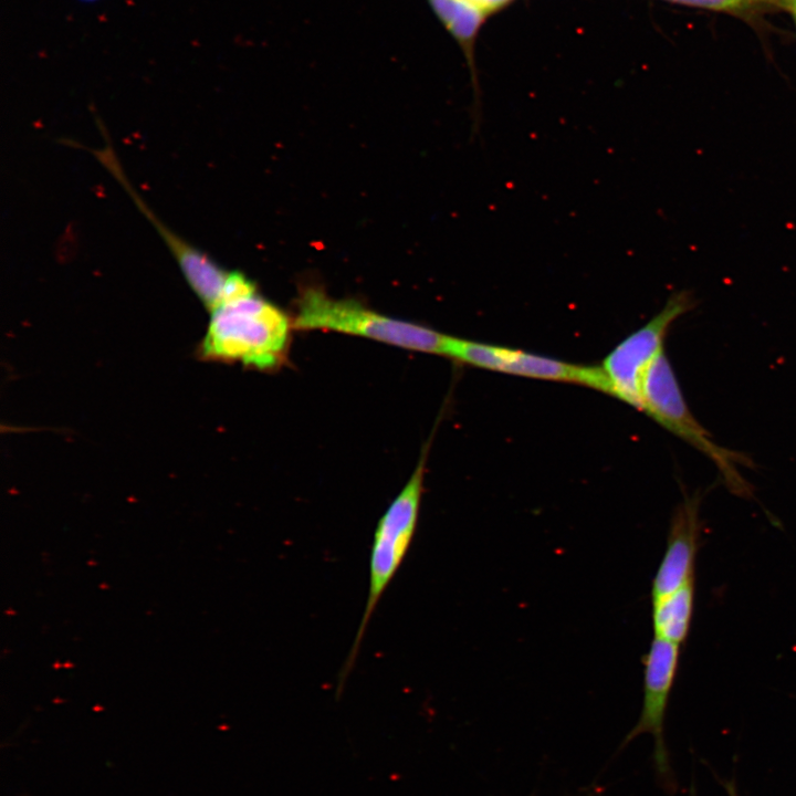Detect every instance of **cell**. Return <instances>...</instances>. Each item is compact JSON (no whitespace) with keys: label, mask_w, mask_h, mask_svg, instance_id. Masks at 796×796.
Here are the masks:
<instances>
[{"label":"cell","mask_w":796,"mask_h":796,"mask_svg":"<svg viewBox=\"0 0 796 796\" xmlns=\"http://www.w3.org/2000/svg\"><path fill=\"white\" fill-rule=\"evenodd\" d=\"M700 495H684L672 514L667 546L654 574L651 600L669 595L694 578L700 537Z\"/></svg>","instance_id":"cell-9"},{"label":"cell","mask_w":796,"mask_h":796,"mask_svg":"<svg viewBox=\"0 0 796 796\" xmlns=\"http://www.w3.org/2000/svg\"><path fill=\"white\" fill-rule=\"evenodd\" d=\"M771 9H782L796 13V0H768Z\"/></svg>","instance_id":"cell-14"},{"label":"cell","mask_w":796,"mask_h":796,"mask_svg":"<svg viewBox=\"0 0 796 796\" xmlns=\"http://www.w3.org/2000/svg\"><path fill=\"white\" fill-rule=\"evenodd\" d=\"M293 329L292 318L256 292L211 311L202 354L272 371L286 362Z\"/></svg>","instance_id":"cell-1"},{"label":"cell","mask_w":796,"mask_h":796,"mask_svg":"<svg viewBox=\"0 0 796 796\" xmlns=\"http://www.w3.org/2000/svg\"><path fill=\"white\" fill-rule=\"evenodd\" d=\"M730 794H731V796H735L734 789L732 787L730 788Z\"/></svg>","instance_id":"cell-16"},{"label":"cell","mask_w":796,"mask_h":796,"mask_svg":"<svg viewBox=\"0 0 796 796\" xmlns=\"http://www.w3.org/2000/svg\"><path fill=\"white\" fill-rule=\"evenodd\" d=\"M641 402V411L708 457L732 493L751 495V485L740 472L741 465H751L750 459L718 444L694 418L664 350L653 360L643 378Z\"/></svg>","instance_id":"cell-4"},{"label":"cell","mask_w":796,"mask_h":796,"mask_svg":"<svg viewBox=\"0 0 796 796\" xmlns=\"http://www.w3.org/2000/svg\"><path fill=\"white\" fill-rule=\"evenodd\" d=\"M292 321L294 329L343 333L440 355L444 354L448 337L427 326L381 314L358 301L333 297L313 286L300 293Z\"/></svg>","instance_id":"cell-2"},{"label":"cell","mask_w":796,"mask_h":796,"mask_svg":"<svg viewBox=\"0 0 796 796\" xmlns=\"http://www.w3.org/2000/svg\"><path fill=\"white\" fill-rule=\"evenodd\" d=\"M77 1L83 2V3H94V2H97L98 0H77Z\"/></svg>","instance_id":"cell-15"},{"label":"cell","mask_w":796,"mask_h":796,"mask_svg":"<svg viewBox=\"0 0 796 796\" xmlns=\"http://www.w3.org/2000/svg\"><path fill=\"white\" fill-rule=\"evenodd\" d=\"M427 454L428 446L421 453L407 483L390 502L375 528L369 558L366 605L353 646L341 670L338 692L342 691L354 668L360 643L377 604L404 562L416 534L423 493Z\"/></svg>","instance_id":"cell-3"},{"label":"cell","mask_w":796,"mask_h":796,"mask_svg":"<svg viewBox=\"0 0 796 796\" xmlns=\"http://www.w3.org/2000/svg\"><path fill=\"white\" fill-rule=\"evenodd\" d=\"M694 606V578L673 593L652 600L654 637L681 646L687 639Z\"/></svg>","instance_id":"cell-10"},{"label":"cell","mask_w":796,"mask_h":796,"mask_svg":"<svg viewBox=\"0 0 796 796\" xmlns=\"http://www.w3.org/2000/svg\"><path fill=\"white\" fill-rule=\"evenodd\" d=\"M793 18H794L795 25H796V13H793Z\"/></svg>","instance_id":"cell-17"},{"label":"cell","mask_w":796,"mask_h":796,"mask_svg":"<svg viewBox=\"0 0 796 796\" xmlns=\"http://www.w3.org/2000/svg\"><path fill=\"white\" fill-rule=\"evenodd\" d=\"M428 1L451 34L467 48V52L471 53L469 45L476 35L486 12L472 0Z\"/></svg>","instance_id":"cell-11"},{"label":"cell","mask_w":796,"mask_h":796,"mask_svg":"<svg viewBox=\"0 0 796 796\" xmlns=\"http://www.w3.org/2000/svg\"><path fill=\"white\" fill-rule=\"evenodd\" d=\"M476 6H479L484 12L496 10L504 4H506L510 0H472Z\"/></svg>","instance_id":"cell-13"},{"label":"cell","mask_w":796,"mask_h":796,"mask_svg":"<svg viewBox=\"0 0 796 796\" xmlns=\"http://www.w3.org/2000/svg\"><path fill=\"white\" fill-rule=\"evenodd\" d=\"M95 155L126 189L136 206L159 232L175 256L186 281L200 301L210 312L216 308L220 304L229 272L220 268L210 256L179 238L154 214L128 182L109 144L105 148L96 150Z\"/></svg>","instance_id":"cell-8"},{"label":"cell","mask_w":796,"mask_h":796,"mask_svg":"<svg viewBox=\"0 0 796 796\" xmlns=\"http://www.w3.org/2000/svg\"><path fill=\"white\" fill-rule=\"evenodd\" d=\"M444 356L479 368L543 380L584 385L608 394L600 366L566 363L524 350L448 335Z\"/></svg>","instance_id":"cell-6"},{"label":"cell","mask_w":796,"mask_h":796,"mask_svg":"<svg viewBox=\"0 0 796 796\" xmlns=\"http://www.w3.org/2000/svg\"><path fill=\"white\" fill-rule=\"evenodd\" d=\"M679 657V645L658 637L652 639L643 657L641 713L636 725L627 733L621 743V747H624L643 733L652 734L654 765L657 773L663 778L670 773L663 725L669 696L678 671Z\"/></svg>","instance_id":"cell-7"},{"label":"cell","mask_w":796,"mask_h":796,"mask_svg":"<svg viewBox=\"0 0 796 796\" xmlns=\"http://www.w3.org/2000/svg\"><path fill=\"white\" fill-rule=\"evenodd\" d=\"M672 3L724 12L735 15H750L764 9H771L768 0H664Z\"/></svg>","instance_id":"cell-12"},{"label":"cell","mask_w":796,"mask_h":796,"mask_svg":"<svg viewBox=\"0 0 796 796\" xmlns=\"http://www.w3.org/2000/svg\"><path fill=\"white\" fill-rule=\"evenodd\" d=\"M694 305L691 292H673L659 313L606 356L600 367L607 379L608 395L641 410L642 383L649 367L664 350V338L671 324Z\"/></svg>","instance_id":"cell-5"}]
</instances>
